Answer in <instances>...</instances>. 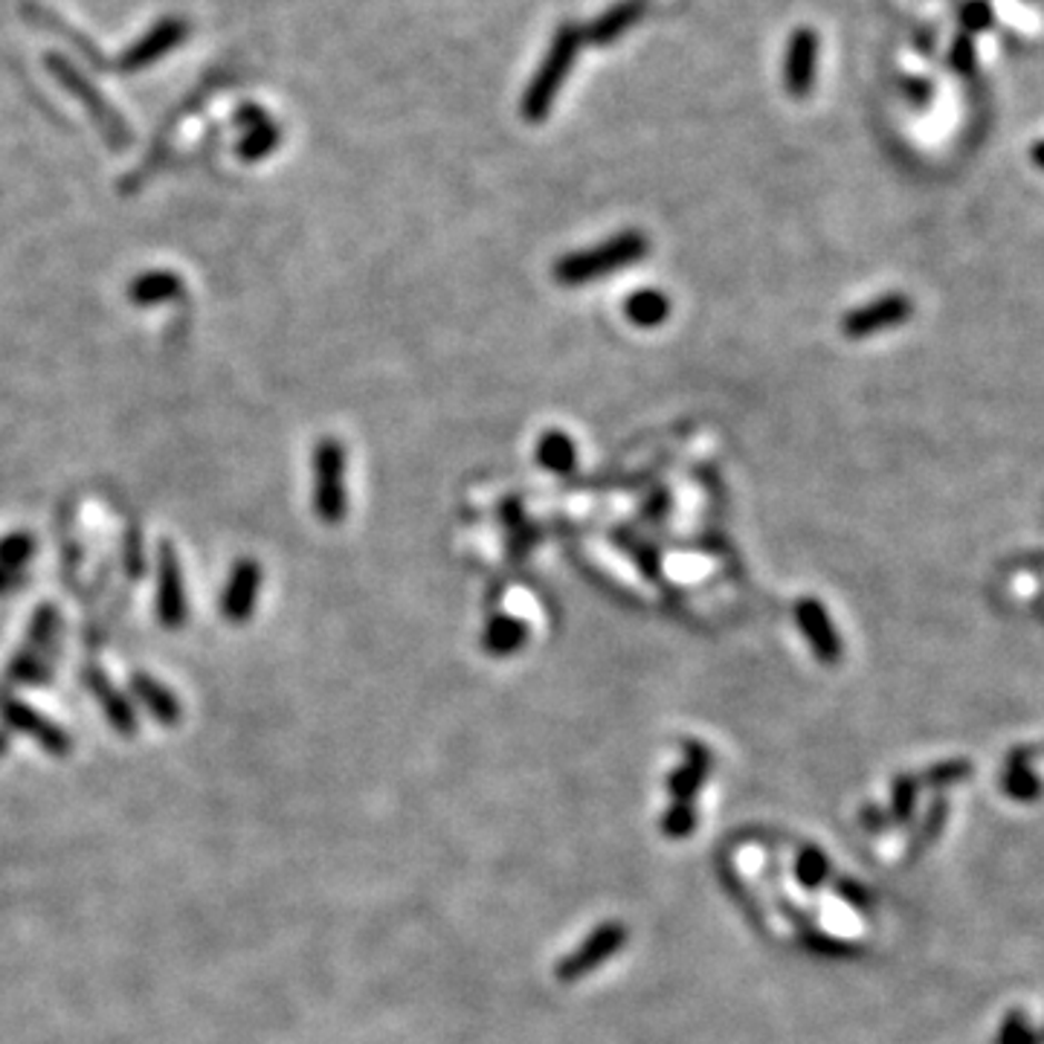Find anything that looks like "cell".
<instances>
[{
  "instance_id": "cell-1",
  "label": "cell",
  "mask_w": 1044,
  "mask_h": 1044,
  "mask_svg": "<svg viewBox=\"0 0 1044 1044\" xmlns=\"http://www.w3.org/2000/svg\"><path fill=\"white\" fill-rule=\"evenodd\" d=\"M650 242L641 229H624L618 236L607 238L603 244H595L589 250L569 253L552 267V276L563 287H581L610 276V273L624 270V267L639 265L648 256Z\"/></svg>"
},
{
  "instance_id": "cell-2",
  "label": "cell",
  "mask_w": 1044,
  "mask_h": 1044,
  "mask_svg": "<svg viewBox=\"0 0 1044 1044\" xmlns=\"http://www.w3.org/2000/svg\"><path fill=\"white\" fill-rule=\"evenodd\" d=\"M45 65L52 73V79L59 81L61 88H65L67 93L73 96L76 102L85 108V114H88L90 122L99 128V134H102V140L108 142V148H114V151H126L134 140L131 128H128L126 117H122V114H119L117 108H114V105L99 93V88H96L93 81L88 79V73L79 70V67H76L70 59L59 56V52L45 56Z\"/></svg>"
},
{
  "instance_id": "cell-3",
  "label": "cell",
  "mask_w": 1044,
  "mask_h": 1044,
  "mask_svg": "<svg viewBox=\"0 0 1044 1044\" xmlns=\"http://www.w3.org/2000/svg\"><path fill=\"white\" fill-rule=\"evenodd\" d=\"M581 45L583 32L581 27H574V23H563V27L554 32L543 65H540V70L534 73V79L529 81L525 93H522V117H525V122H543V119L549 117L552 102L558 99L560 88H563V81L569 79V70H572L574 59H578V52H581Z\"/></svg>"
},
{
  "instance_id": "cell-4",
  "label": "cell",
  "mask_w": 1044,
  "mask_h": 1044,
  "mask_svg": "<svg viewBox=\"0 0 1044 1044\" xmlns=\"http://www.w3.org/2000/svg\"><path fill=\"white\" fill-rule=\"evenodd\" d=\"M314 511L325 525H339L348 514L346 450L334 435L319 439L314 450Z\"/></svg>"
},
{
  "instance_id": "cell-5",
  "label": "cell",
  "mask_w": 1044,
  "mask_h": 1044,
  "mask_svg": "<svg viewBox=\"0 0 1044 1044\" xmlns=\"http://www.w3.org/2000/svg\"><path fill=\"white\" fill-rule=\"evenodd\" d=\"M157 618L162 627L180 630L189 618V592L184 583V569L171 540H160L157 545V581H155Z\"/></svg>"
},
{
  "instance_id": "cell-6",
  "label": "cell",
  "mask_w": 1044,
  "mask_h": 1044,
  "mask_svg": "<svg viewBox=\"0 0 1044 1044\" xmlns=\"http://www.w3.org/2000/svg\"><path fill=\"white\" fill-rule=\"evenodd\" d=\"M186 38H189V23L184 18H160L140 41H134L119 56V73H140V70L151 67L155 61L166 59L169 52H175Z\"/></svg>"
},
{
  "instance_id": "cell-7",
  "label": "cell",
  "mask_w": 1044,
  "mask_h": 1044,
  "mask_svg": "<svg viewBox=\"0 0 1044 1044\" xmlns=\"http://www.w3.org/2000/svg\"><path fill=\"white\" fill-rule=\"evenodd\" d=\"M818 76V36L816 30L801 27L787 41L784 52V88L792 99H804L812 93Z\"/></svg>"
},
{
  "instance_id": "cell-8",
  "label": "cell",
  "mask_w": 1044,
  "mask_h": 1044,
  "mask_svg": "<svg viewBox=\"0 0 1044 1044\" xmlns=\"http://www.w3.org/2000/svg\"><path fill=\"white\" fill-rule=\"evenodd\" d=\"M914 314V302L903 294H890L883 296V299H874L865 308L850 311L841 323V332L845 337L850 339H865L870 334L888 332V328H897L899 323L905 319H912Z\"/></svg>"
},
{
  "instance_id": "cell-9",
  "label": "cell",
  "mask_w": 1044,
  "mask_h": 1044,
  "mask_svg": "<svg viewBox=\"0 0 1044 1044\" xmlns=\"http://www.w3.org/2000/svg\"><path fill=\"white\" fill-rule=\"evenodd\" d=\"M258 595H262V567L258 560L242 558L236 560V567L229 569L227 587L221 595V612L227 621H247L256 612Z\"/></svg>"
},
{
  "instance_id": "cell-10",
  "label": "cell",
  "mask_w": 1044,
  "mask_h": 1044,
  "mask_svg": "<svg viewBox=\"0 0 1044 1044\" xmlns=\"http://www.w3.org/2000/svg\"><path fill=\"white\" fill-rule=\"evenodd\" d=\"M795 618L801 627L804 639L809 641L812 653L821 659L824 664H836L841 659V636L836 633L830 615L824 612L818 598H801L795 607Z\"/></svg>"
},
{
  "instance_id": "cell-11",
  "label": "cell",
  "mask_w": 1044,
  "mask_h": 1044,
  "mask_svg": "<svg viewBox=\"0 0 1044 1044\" xmlns=\"http://www.w3.org/2000/svg\"><path fill=\"white\" fill-rule=\"evenodd\" d=\"M644 12H648V0H618L615 7H610L603 16H598L595 21L589 23V30L583 32V38H589V41L598 47L612 45V41H618L624 32L633 30Z\"/></svg>"
},
{
  "instance_id": "cell-12",
  "label": "cell",
  "mask_w": 1044,
  "mask_h": 1044,
  "mask_svg": "<svg viewBox=\"0 0 1044 1044\" xmlns=\"http://www.w3.org/2000/svg\"><path fill=\"white\" fill-rule=\"evenodd\" d=\"M180 294H184V282H180V276L171 270L140 273V276L128 285V299H131L134 305H142V308L171 302Z\"/></svg>"
},
{
  "instance_id": "cell-13",
  "label": "cell",
  "mask_w": 1044,
  "mask_h": 1044,
  "mask_svg": "<svg viewBox=\"0 0 1044 1044\" xmlns=\"http://www.w3.org/2000/svg\"><path fill=\"white\" fill-rule=\"evenodd\" d=\"M624 314L627 319L639 328H656L670 317V299L668 294L648 287V290H636L633 296L624 299Z\"/></svg>"
},
{
  "instance_id": "cell-14",
  "label": "cell",
  "mask_w": 1044,
  "mask_h": 1044,
  "mask_svg": "<svg viewBox=\"0 0 1044 1044\" xmlns=\"http://www.w3.org/2000/svg\"><path fill=\"white\" fill-rule=\"evenodd\" d=\"M525 639H529V627L522 624L520 618L496 615L491 618V624L482 636V644L491 656H511L525 644Z\"/></svg>"
},
{
  "instance_id": "cell-15",
  "label": "cell",
  "mask_w": 1044,
  "mask_h": 1044,
  "mask_svg": "<svg viewBox=\"0 0 1044 1044\" xmlns=\"http://www.w3.org/2000/svg\"><path fill=\"white\" fill-rule=\"evenodd\" d=\"M538 462L543 464L549 473H558V476H569L574 471V464H578V450H574L572 439L567 433H560V430H549L543 433L538 444Z\"/></svg>"
},
{
  "instance_id": "cell-16",
  "label": "cell",
  "mask_w": 1044,
  "mask_h": 1044,
  "mask_svg": "<svg viewBox=\"0 0 1044 1044\" xmlns=\"http://www.w3.org/2000/svg\"><path fill=\"white\" fill-rule=\"evenodd\" d=\"M282 142V128L273 122V119H265L262 126L250 128V131H244V140L238 142V157L247 162H258L265 160L267 155H273Z\"/></svg>"
},
{
  "instance_id": "cell-17",
  "label": "cell",
  "mask_w": 1044,
  "mask_h": 1044,
  "mask_svg": "<svg viewBox=\"0 0 1044 1044\" xmlns=\"http://www.w3.org/2000/svg\"><path fill=\"white\" fill-rule=\"evenodd\" d=\"M23 12H27V16L36 18V21H45V27H50V30L56 32V36L65 38V41H70V45H76V50H79L81 56H85V59H88V61H93L96 67H102V65H105L102 56H99V50H96V47L90 45L88 38H81L79 32H73V30H70V27H65V23H61L59 18H52V12H47V9L36 7V3H27V7H23Z\"/></svg>"
},
{
  "instance_id": "cell-18",
  "label": "cell",
  "mask_w": 1044,
  "mask_h": 1044,
  "mask_svg": "<svg viewBox=\"0 0 1044 1044\" xmlns=\"http://www.w3.org/2000/svg\"><path fill=\"white\" fill-rule=\"evenodd\" d=\"M1004 792H1007L1013 801H1036L1038 795H1042V780L1030 772L1027 766H1024V760L1015 758L1013 764H1009L1007 775H1004Z\"/></svg>"
},
{
  "instance_id": "cell-19",
  "label": "cell",
  "mask_w": 1044,
  "mask_h": 1044,
  "mask_svg": "<svg viewBox=\"0 0 1044 1044\" xmlns=\"http://www.w3.org/2000/svg\"><path fill=\"white\" fill-rule=\"evenodd\" d=\"M957 18L966 36H981L995 23V9L989 0H964L957 9Z\"/></svg>"
},
{
  "instance_id": "cell-20",
  "label": "cell",
  "mask_w": 1044,
  "mask_h": 1044,
  "mask_svg": "<svg viewBox=\"0 0 1044 1044\" xmlns=\"http://www.w3.org/2000/svg\"><path fill=\"white\" fill-rule=\"evenodd\" d=\"M32 552H36V543H32L30 534H9V538L0 540V569L16 572L23 563H30Z\"/></svg>"
},
{
  "instance_id": "cell-21",
  "label": "cell",
  "mask_w": 1044,
  "mask_h": 1044,
  "mask_svg": "<svg viewBox=\"0 0 1044 1044\" xmlns=\"http://www.w3.org/2000/svg\"><path fill=\"white\" fill-rule=\"evenodd\" d=\"M615 543L621 545L627 554H633V560L641 567V572L650 574V578H656V574H659V554H656V549L648 543V540L633 538V534H627V538H624V534L618 531Z\"/></svg>"
},
{
  "instance_id": "cell-22",
  "label": "cell",
  "mask_w": 1044,
  "mask_h": 1044,
  "mask_svg": "<svg viewBox=\"0 0 1044 1044\" xmlns=\"http://www.w3.org/2000/svg\"><path fill=\"white\" fill-rule=\"evenodd\" d=\"M978 65V50H975V38L961 32L949 47V67L957 76H972Z\"/></svg>"
},
{
  "instance_id": "cell-23",
  "label": "cell",
  "mask_w": 1044,
  "mask_h": 1044,
  "mask_svg": "<svg viewBox=\"0 0 1044 1044\" xmlns=\"http://www.w3.org/2000/svg\"><path fill=\"white\" fill-rule=\"evenodd\" d=\"M995 1044H1038L1036 1027H1030L1022 1013H1009L1007 1018H1004V1024H1001Z\"/></svg>"
},
{
  "instance_id": "cell-24",
  "label": "cell",
  "mask_w": 1044,
  "mask_h": 1044,
  "mask_svg": "<svg viewBox=\"0 0 1044 1044\" xmlns=\"http://www.w3.org/2000/svg\"><path fill=\"white\" fill-rule=\"evenodd\" d=\"M972 775V766L966 760H955V764H940L934 766L932 772H926V784L932 787H949V784H957V780H966Z\"/></svg>"
},
{
  "instance_id": "cell-25",
  "label": "cell",
  "mask_w": 1044,
  "mask_h": 1044,
  "mask_svg": "<svg viewBox=\"0 0 1044 1044\" xmlns=\"http://www.w3.org/2000/svg\"><path fill=\"white\" fill-rule=\"evenodd\" d=\"M126 572L131 578L146 574V545H142V531L128 529L126 534Z\"/></svg>"
},
{
  "instance_id": "cell-26",
  "label": "cell",
  "mask_w": 1044,
  "mask_h": 1044,
  "mask_svg": "<svg viewBox=\"0 0 1044 1044\" xmlns=\"http://www.w3.org/2000/svg\"><path fill=\"white\" fill-rule=\"evenodd\" d=\"M134 688H137V691H140L142 697H146L148 702H151V706L157 708V711H162V713H169V711H171L169 693L160 691V688H157V684L151 682V679H148V677H134Z\"/></svg>"
},
{
  "instance_id": "cell-27",
  "label": "cell",
  "mask_w": 1044,
  "mask_h": 1044,
  "mask_svg": "<svg viewBox=\"0 0 1044 1044\" xmlns=\"http://www.w3.org/2000/svg\"><path fill=\"white\" fill-rule=\"evenodd\" d=\"M903 90H905V96H908V99H912L914 105H919V108H923V105H928L932 102V96H934V85L928 79H917V76H905L903 79Z\"/></svg>"
},
{
  "instance_id": "cell-28",
  "label": "cell",
  "mask_w": 1044,
  "mask_h": 1044,
  "mask_svg": "<svg viewBox=\"0 0 1044 1044\" xmlns=\"http://www.w3.org/2000/svg\"><path fill=\"white\" fill-rule=\"evenodd\" d=\"M265 119H270V117H267L265 108H258V105H244V108H238L236 111V126L244 128V131L262 126Z\"/></svg>"
},
{
  "instance_id": "cell-29",
  "label": "cell",
  "mask_w": 1044,
  "mask_h": 1044,
  "mask_svg": "<svg viewBox=\"0 0 1044 1044\" xmlns=\"http://www.w3.org/2000/svg\"><path fill=\"white\" fill-rule=\"evenodd\" d=\"M914 792H917V784L912 778H905L897 784V792H894V801H897V812L899 816H908V809L914 804Z\"/></svg>"
},
{
  "instance_id": "cell-30",
  "label": "cell",
  "mask_w": 1044,
  "mask_h": 1044,
  "mask_svg": "<svg viewBox=\"0 0 1044 1044\" xmlns=\"http://www.w3.org/2000/svg\"><path fill=\"white\" fill-rule=\"evenodd\" d=\"M914 38H917V50L923 52V56H932V52H934V32L923 30V32H917Z\"/></svg>"
},
{
  "instance_id": "cell-31",
  "label": "cell",
  "mask_w": 1044,
  "mask_h": 1044,
  "mask_svg": "<svg viewBox=\"0 0 1044 1044\" xmlns=\"http://www.w3.org/2000/svg\"><path fill=\"white\" fill-rule=\"evenodd\" d=\"M1030 160L1036 162L1038 169H1044V140L1036 142V146L1030 148Z\"/></svg>"
},
{
  "instance_id": "cell-32",
  "label": "cell",
  "mask_w": 1044,
  "mask_h": 1044,
  "mask_svg": "<svg viewBox=\"0 0 1044 1044\" xmlns=\"http://www.w3.org/2000/svg\"><path fill=\"white\" fill-rule=\"evenodd\" d=\"M16 587V578H12V572H3V569H0V592H7V589H12Z\"/></svg>"
},
{
  "instance_id": "cell-33",
  "label": "cell",
  "mask_w": 1044,
  "mask_h": 1044,
  "mask_svg": "<svg viewBox=\"0 0 1044 1044\" xmlns=\"http://www.w3.org/2000/svg\"><path fill=\"white\" fill-rule=\"evenodd\" d=\"M1036 1042H1038V1044H1044V1024H1042V1027L1036 1030Z\"/></svg>"
}]
</instances>
